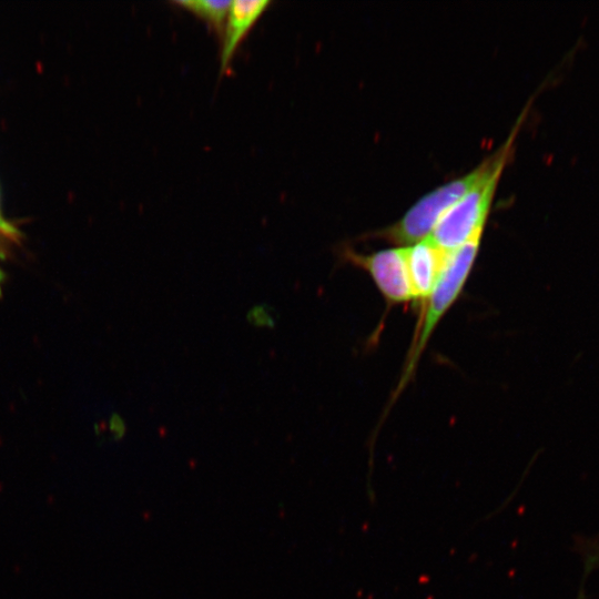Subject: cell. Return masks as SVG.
Returning <instances> with one entry per match:
<instances>
[{"label":"cell","mask_w":599,"mask_h":599,"mask_svg":"<svg viewBox=\"0 0 599 599\" xmlns=\"http://www.w3.org/2000/svg\"><path fill=\"white\" fill-rule=\"evenodd\" d=\"M514 133L493 153L484 176L438 220L428 237L451 252L483 233L497 184L511 150Z\"/></svg>","instance_id":"cell-1"},{"label":"cell","mask_w":599,"mask_h":599,"mask_svg":"<svg viewBox=\"0 0 599 599\" xmlns=\"http://www.w3.org/2000/svg\"><path fill=\"white\" fill-rule=\"evenodd\" d=\"M493 154L468 173L446 182L418 199L395 223L370 234L400 246L427 237L440 216L467 193L486 173Z\"/></svg>","instance_id":"cell-2"},{"label":"cell","mask_w":599,"mask_h":599,"mask_svg":"<svg viewBox=\"0 0 599 599\" xmlns=\"http://www.w3.org/2000/svg\"><path fill=\"white\" fill-rule=\"evenodd\" d=\"M481 234L475 235L461 246L448 252L440 277L426 300L420 329L405 372L406 378L412 374L438 322L460 295L476 261Z\"/></svg>","instance_id":"cell-3"},{"label":"cell","mask_w":599,"mask_h":599,"mask_svg":"<svg viewBox=\"0 0 599 599\" xmlns=\"http://www.w3.org/2000/svg\"><path fill=\"white\" fill-rule=\"evenodd\" d=\"M344 256L370 275L388 303L403 304L414 301L406 263V246L385 248L369 254L346 248Z\"/></svg>","instance_id":"cell-4"},{"label":"cell","mask_w":599,"mask_h":599,"mask_svg":"<svg viewBox=\"0 0 599 599\" xmlns=\"http://www.w3.org/2000/svg\"><path fill=\"white\" fill-rule=\"evenodd\" d=\"M448 252L428 236L406 246V263L414 301H426L444 270Z\"/></svg>","instance_id":"cell-5"},{"label":"cell","mask_w":599,"mask_h":599,"mask_svg":"<svg viewBox=\"0 0 599 599\" xmlns=\"http://www.w3.org/2000/svg\"><path fill=\"white\" fill-rule=\"evenodd\" d=\"M270 4V0H234L231 2L222 33L221 73L227 71L238 45Z\"/></svg>","instance_id":"cell-6"},{"label":"cell","mask_w":599,"mask_h":599,"mask_svg":"<svg viewBox=\"0 0 599 599\" xmlns=\"http://www.w3.org/2000/svg\"><path fill=\"white\" fill-rule=\"evenodd\" d=\"M232 1L180 0L173 3L203 20L216 33L222 34Z\"/></svg>","instance_id":"cell-7"},{"label":"cell","mask_w":599,"mask_h":599,"mask_svg":"<svg viewBox=\"0 0 599 599\" xmlns=\"http://www.w3.org/2000/svg\"><path fill=\"white\" fill-rule=\"evenodd\" d=\"M275 309L267 304H258L247 313V322L256 327L273 328L276 325Z\"/></svg>","instance_id":"cell-8"},{"label":"cell","mask_w":599,"mask_h":599,"mask_svg":"<svg viewBox=\"0 0 599 599\" xmlns=\"http://www.w3.org/2000/svg\"><path fill=\"white\" fill-rule=\"evenodd\" d=\"M0 231L6 233L7 235L11 236V237H17L18 236V231L17 229L11 225L9 222H7L1 213H0Z\"/></svg>","instance_id":"cell-9"},{"label":"cell","mask_w":599,"mask_h":599,"mask_svg":"<svg viewBox=\"0 0 599 599\" xmlns=\"http://www.w3.org/2000/svg\"><path fill=\"white\" fill-rule=\"evenodd\" d=\"M3 278H4V274L0 270V294H1V285H2Z\"/></svg>","instance_id":"cell-10"}]
</instances>
